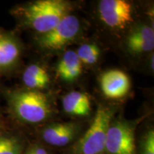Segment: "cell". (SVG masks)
<instances>
[{
	"mask_svg": "<svg viewBox=\"0 0 154 154\" xmlns=\"http://www.w3.org/2000/svg\"><path fill=\"white\" fill-rule=\"evenodd\" d=\"M69 3L62 0H38L19 7L14 14L24 26L43 34L69 14Z\"/></svg>",
	"mask_w": 154,
	"mask_h": 154,
	"instance_id": "6da1fadb",
	"label": "cell"
},
{
	"mask_svg": "<svg viewBox=\"0 0 154 154\" xmlns=\"http://www.w3.org/2000/svg\"><path fill=\"white\" fill-rule=\"evenodd\" d=\"M6 95L11 112L22 122L38 124L51 115L49 99L41 91L27 88L9 91Z\"/></svg>",
	"mask_w": 154,
	"mask_h": 154,
	"instance_id": "7a4b0ae2",
	"label": "cell"
},
{
	"mask_svg": "<svg viewBox=\"0 0 154 154\" xmlns=\"http://www.w3.org/2000/svg\"><path fill=\"white\" fill-rule=\"evenodd\" d=\"M113 111L99 105L93 122L76 144L77 154H101L104 151L107 132L111 123Z\"/></svg>",
	"mask_w": 154,
	"mask_h": 154,
	"instance_id": "3957f363",
	"label": "cell"
},
{
	"mask_svg": "<svg viewBox=\"0 0 154 154\" xmlns=\"http://www.w3.org/2000/svg\"><path fill=\"white\" fill-rule=\"evenodd\" d=\"M79 29V19L74 15L67 14L52 29L42 34L38 39V44L46 50H60L76 37Z\"/></svg>",
	"mask_w": 154,
	"mask_h": 154,
	"instance_id": "277c9868",
	"label": "cell"
},
{
	"mask_svg": "<svg viewBox=\"0 0 154 154\" xmlns=\"http://www.w3.org/2000/svg\"><path fill=\"white\" fill-rule=\"evenodd\" d=\"M104 151L106 154H136L134 127L123 121L111 123Z\"/></svg>",
	"mask_w": 154,
	"mask_h": 154,
	"instance_id": "5b68a950",
	"label": "cell"
},
{
	"mask_svg": "<svg viewBox=\"0 0 154 154\" xmlns=\"http://www.w3.org/2000/svg\"><path fill=\"white\" fill-rule=\"evenodd\" d=\"M99 11L101 20L109 27L124 29L133 22L132 6L124 0H102Z\"/></svg>",
	"mask_w": 154,
	"mask_h": 154,
	"instance_id": "8992f818",
	"label": "cell"
},
{
	"mask_svg": "<svg viewBox=\"0 0 154 154\" xmlns=\"http://www.w3.org/2000/svg\"><path fill=\"white\" fill-rule=\"evenodd\" d=\"M22 44L11 32L0 30V72L14 69L20 60Z\"/></svg>",
	"mask_w": 154,
	"mask_h": 154,
	"instance_id": "52a82bcc",
	"label": "cell"
},
{
	"mask_svg": "<svg viewBox=\"0 0 154 154\" xmlns=\"http://www.w3.org/2000/svg\"><path fill=\"white\" fill-rule=\"evenodd\" d=\"M102 91L109 99H120L130 90V80L122 71L110 70L102 75L100 80Z\"/></svg>",
	"mask_w": 154,
	"mask_h": 154,
	"instance_id": "ba28073f",
	"label": "cell"
},
{
	"mask_svg": "<svg viewBox=\"0 0 154 154\" xmlns=\"http://www.w3.org/2000/svg\"><path fill=\"white\" fill-rule=\"evenodd\" d=\"M77 131L78 126L74 123H59L47 126L42 133V138L49 145L62 147L72 141Z\"/></svg>",
	"mask_w": 154,
	"mask_h": 154,
	"instance_id": "9c48e42d",
	"label": "cell"
},
{
	"mask_svg": "<svg viewBox=\"0 0 154 154\" xmlns=\"http://www.w3.org/2000/svg\"><path fill=\"white\" fill-rule=\"evenodd\" d=\"M128 49L134 54L151 51L154 48V32L153 27L142 25L131 32L126 39Z\"/></svg>",
	"mask_w": 154,
	"mask_h": 154,
	"instance_id": "30bf717a",
	"label": "cell"
},
{
	"mask_svg": "<svg viewBox=\"0 0 154 154\" xmlns=\"http://www.w3.org/2000/svg\"><path fill=\"white\" fill-rule=\"evenodd\" d=\"M82 63L76 53L74 51H67L58 63L57 72L61 79L65 82H73L82 73Z\"/></svg>",
	"mask_w": 154,
	"mask_h": 154,
	"instance_id": "8fae6325",
	"label": "cell"
},
{
	"mask_svg": "<svg viewBox=\"0 0 154 154\" xmlns=\"http://www.w3.org/2000/svg\"><path fill=\"white\" fill-rule=\"evenodd\" d=\"M63 110L67 113L85 116L91 112V103L87 95L79 91H72L63 96Z\"/></svg>",
	"mask_w": 154,
	"mask_h": 154,
	"instance_id": "7c38bea8",
	"label": "cell"
},
{
	"mask_svg": "<svg viewBox=\"0 0 154 154\" xmlns=\"http://www.w3.org/2000/svg\"><path fill=\"white\" fill-rule=\"evenodd\" d=\"M22 81L28 89L38 91L49 85L50 79L47 71L44 68L37 64H32L24 70Z\"/></svg>",
	"mask_w": 154,
	"mask_h": 154,
	"instance_id": "4fadbf2b",
	"label": "cell"
},
{
	"mask_svg": "<svg viewBox=\"0 0 154 154\" xmlns=\"http://www.w3.org/2000/svg\"><path fill=\"white\" fill-rule=\"evenodd\" d=\"M76 53L82 63L91 65L99 59L100 49L95 44H84L79 47Z\"/></svg>",
	"mask_w": 154,
	"mask_h": 154,
	"instance_id": "5bb4252c",
	"label": "cell"
},
{
	"mask_svg": "<svg viewBox=\"0 0 154 154\" xmlns=\"http://www.w3.org/2000/svg\"><path fill=\"white\" fill-rule=\"evenodd\" d=\"M20 141L13 136H0V154H21Z\"/></svg>",
	"mask_w": 154,
	"mask_h": 154,
	"instance_id": "9a60e30c",
	"label": "cell"
},
{
	"mask_svg": "<svg viewBox=\"0 0 154 154\" xmlns=\"http://www.w3.org/2000/svg\"><path fill=\"white\" fill-rule=\"evenodd\" d=\"M142 154H154V131L150 130L144 137L142 145Z\"/></svg>",
	"mask_w": 154,
	"mask_h": 154,
	"instance_id": "2e32d148",
	"label": "cell"
},
{
	"mask_svg": "<svg viewBox=\"0 0 154 154\" xmlns=\"http://www.w3.org/2000/svg\"><path fill=\"white\" fill-rule=\"evenodd\" d=\"M26 154H48L46 150L42 148L38 147V146H34L30 148L26 152Z\"/></svg>",
	"mask_w": 154,
	"mask_h": 154,
	"instance_id": "e0dca14e",
	"label": "cell"
},
{
	"mask_svg": "<svg viewBox=\"0 0 154 154\" xmlns=\"http://www.w3.org/2000/svg\"><path fill=\"white\" fill-rule=\"evenodd\" d=\"M151 60V66H152V69L153 70V55H152V59Z\"/></svg>",
	"mask_w": 154,
	"mask_h": 154,
	"instance_id": "ac0fdd59",
	"label": "cell"
}]
</instances>
